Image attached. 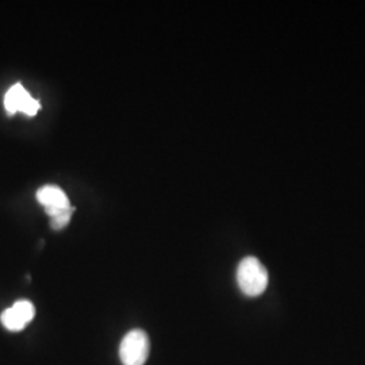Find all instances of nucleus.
Returning a JSON list of instances; mask_svg holds the SVG:
<instances>
[{"mask_svg":"<svg viewBox=\"0 0 365 365\" xmlns=\"http://www.w3.org/2000/svg\"><path fill=\"white\" fill-rule=\"evenodd\" d=\"M119 357L123 365H144L149 357V337L141 329L129 331L120 342Z\"/></svg>","mask_w":365,"mask_h":365,"instance_id":"2","label":"nucleus"},{"mask_svg":"<svg viewBox=\"0 0 365 365\" xmlns=\"http://www.w3.org/2000/svg\"><path fill=\"white\" fill-rule=\"evenodd\" d=\"M4 108L7 113H24L29 117L36 115L41 108L38 101H36L29 92L24 88L22 84L16 83L6 92L4 96Z\"/></svg>","mask_w":365,"mask_h":365,"instance_id":"3","label":"nucleus"},{"mask_svg":"<svg viewBox=\"0 0 365 365\" xmlns=\"http://www.w3.org/2000/svg\"><path fill=\"white\" fill-rule=\"evenodd\" d=\"M237 283L247 297H259L268 286V272L256 257H245L237 268Z\"/></svg>","mask_w":365,"mask_h":365,"instance_id":"1","label":"nucleus"},{"mask_svg":"<svg viewBox=\"0 0 365 365\" xmlns=\"http://www.w3.org/2000/svg\"><path fill=\"white\" fill-rule=\"evenodd\" d=\"M39 203L45 207L46 214L52 218L61 212L63 210L69 209L71 203L66 192L57 185H45L39 188L37 192Z\"/></svg>","mask_w":365,"mask_h":365,"instance_id":"4","label":"nucleus"},{"mask_svg":"<svg viewBox=\"0 0 365 365\" xmlns=\"http://www.w3.org/2000/svg\"><path fill=\"white\" fill-rule=\"evenodd\" d=\"M0 321H1V325L10 331H21L27 327L25 319L18 314L14 307L6 309L0 315Z\"/></svg>","mask_w":365,"mask_h":365,"instance_id":"5","label":"nucleus"},{"mask_svg":"<svg viewBox=\"0 0 365 365\" xmlns=\"http://www.w3.org/2000/svg\"><path fill=\"white\" fill-rule=\"evenodd\" d=\"M73 207H69V209L63 210L61 212H58L57 215L52 217V222H51V226L54 230H61L64 229L66 225L71 221V217L73 214Z\"/></svg>","mask_w":365,"mask_h":365,"instance_id":"6","label":"nucleus"}]
</instances>
